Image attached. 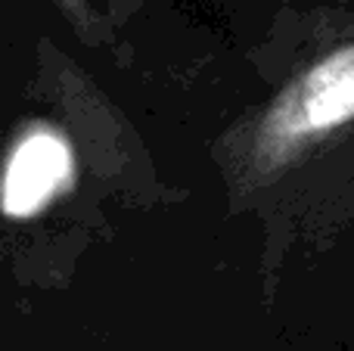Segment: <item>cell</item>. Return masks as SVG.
I'll list each match as a JSON object with an SVG mask.
<instances>
[{
	"label": "cell",
	"instance_id": "6da1fadb",
	"mask_svg": "<svg viewBox=\"0 0 354 351\" xmlns=\"http://www.w3.org/2000/svg\"><path fill=\"white\" fill-rule=\"evenodd\" d=\"M354 140V31L299 66L218 143L230 199H258Z\"/></svg>",
	"mask_w": 354,
	"mask_h": 351
},
{
	"label": "cell",
	"instance_id": "7a4b0ae2",
	"mask_svg": "<svg viewBox=\"0 0 354 351\" xmlns=\"http://www.w3.org/2000/svg\"><path fill=\"white\" fill-rule=\"evenodd\" d=\"M56 84L62 87L56 103L66 112V124L31 118L12 134L0 159V215L10 221L41 218L68 199L81 187V165L87 159L81 149L128 131L103 93L68 62H62Z\"/></svg>",
	"mask_w": 354,
	"mask_h": 351
},
{
	"label": "cell",
	"instance_id": "3957f363",
	"mask_svg": "<svg viewBox=\"0 0 354 351\" xmlns=\"http://www.w3.org/2000/svg\"><path fill=\"white\" fill-rule=\"evenodd\" d=\"M72 31L91 47H115L140 0H50Z\"/></svg>",
	"mask_w": 354,
	"mask_h": 351
}]
</instances>
